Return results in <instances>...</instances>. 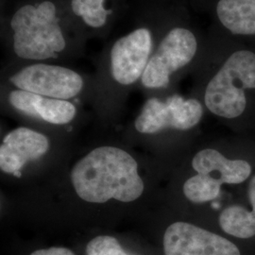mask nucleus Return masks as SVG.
I'll list each match as a JSON object with an SVG mask.
<instances>
[{"label":"nucleus","mask_w":255,"mask_h":255,"mask_svg":"<svg viewBox=\"0 0 255 255\" xmlns=\"http://www.w3.org/2000/svg\"><path fill=\"white\" fill-rule=\"evenodd\" d=\"M30 255H75V254L72 251L66 248L52 247L45 250H38L33 252Z\"/></svg>","instance_id":"17"},{"label":"nucleus","mask_w":255,"mask_h":255,"mask_svg":"<svg viewBox=\"0 0 255 255\" xmlns=\"http://www.w3.org/2000/svg\"><path fill=\"white\" fill-rule=\"evenodd\" d=\"M88 37L64 0H14L1 14L9 63H58L81 57Z\"/></svg>","instance_id":"1"},{"label":"nucleus","mask_w":255,"mask_h":255,"mask_svg":"<svg viewBox=\"0 0 255 255\" xmlns=\"http://www.w3.org/2000/svg\"><path fill=\"white\" fill-rule=\"evenodd\" d=\"M203 115L201 102L173 95L165 100L150 98L143 105L134 121L138 132L152 134L166 128L186 130L195 127Z\"/></svg>","instance_id":"7"},{"label":"nucleus","mask_w":255,"mask_h":255,"mask_svg":"<svg viewBox=\"0 0 255 255\" xmlns=\"http://www.w3.org/2000/svg\"><path fill=\"white\" fill-rule=\"evenodd\" d=\"M192 166L198 174L209 177L213 181L237 184L246 181L252 167L244 160H229L215 149H203L195 155Z\"/></svg>","instance_id":"12"},{"label":"nucleus","mask_w":255,"mask_h":255,"mask_svg":"<svg viewBox=\"0 0 255 255\" xmlns=\"http://www.w3.org/2000/svg\"><path fill=\"white\" fill-rule=\"evenodd\" d=\"M86 255H128L119 240L110 236L95 237L86 246Z\"/></svg>","instance_id":"16"},{"label":"nucleus","mask_w":255,"mask_h":255,"mask_svg":"<svg viewBox=\"0 0 255 255\" xmlns=\"http://www.w3.org/2000/svg\"><path fill=\"white\" fill-rule=\"evenodd\" d=\"M217 15L234 34H255V0H219Z\"/></svg>","instance_id":"13"},{"label":"nucleus","mask_w":255,"mask_h":255,"mask_svg":"<svg viewBox=\"0 0 255 255\" xmlns=\"http://www.w3.org/2000/svg\"><path fill=\"white\" fill-rule=\"evenodd\" d=\"M249 198L253 206V212L255 214V176L252 179L249 186Z\"/></svg>","instance_id":"18"},{"label":"nucleus","mask_w":255,"mask_h":255,"mask_svg":"<svg viewBox=\"0 0 255 255\" xmlns=\"http://www.w3.org/2000/svg\"><path fill=\"white\" fill-rule=\"evenodd\" d=\"M70 179L77 195L90 203L131 202L145 188L134 158L116 146L92 150L74 165Z\"/></svg>","instance_id":"2"},{"label":"nucleus","mask_w":255,"mask_h":255,"mask_svg":"<svg viewBox=\"0 0 255 255\" xmlns=\"http://www.w3.org/2000/svg\"><path fill=\"white\" fill-rule=\"evenodd\" d=\"M164 255H240L228 239L186 222H175L164 236Z\"/></svg>","instance_id":"8"},{"label":"nucleus","mask_w":255,"mask_h":255,"mask_svg":"<svg viewBox=\"0 0 255 255\" xmlns=\"http://www.w3.org/2000/svg\"><path fill=\"white\" fill-rule=\"evenodd\" d=\"M7 101L20 115L52 125L69 124L77 116V107L70 101L46 98L16 88L9 89Z\"/></svg>","instance_id":"11"},{"label":"nucleus","mask_w":255,"mask_h":255,"mask_svg":"<svg viewBox=\"0 0 255 255\" xmlns=\"http://www.w3.org/2000/svg\"><path fill=\"white\" fill-rule=\"evenodd\" d=\"M163 31L161 32L157 19L145 2L136 25L113 40L101 51V69L106 72L107 79L121 88L141 82Z\"/></svg>","instance_id":"3"},{"label":"nucleus","mask_w":255,"mask_h":255,"mask_svg":"<svg viewBox=\"0 0 255 255\" xmlns=\"http://www.w3.org/2000/svg\"><path fill=\"white\" fill-rule=\"evenodd\" d=\"M64 1L88 39L107 37L128 8V0Z\"/></svg>","instance_id":"9"},{"label":"nucleus","mask_w":255,"mask_h":255,"mask_svg":"<svg viewBox=\"0 0 255 255\" xmlns=\"http://www.w3.org/2000/svg\"><path fill=\"white\" fill-rule=\"evenodd\" d=\"M198 51V38L188 27L177 26L163 31L143 74L141 85L146 90L168 87L174 74L191 64Z\"/></svg>","instance_id":"6"},{"label":"nucleus","mask_w":255,"mask_h":255,"mask_svg":"<svg viewBox=\"0 0 255 255\" xmlns=\"http://www.w3.org/2000/svg\"><path fill=\"white\" fill-rule=\"evenodd\" d=\"M8 82L13 88L46 98L70 101L81 96L85 80L82 74L56 63H9Z\"/></svg>","instance_id":"5"},{"label":"nucleus","mask_w":255,"mask_h":255,"mask_svg":"<svg viewBox=\"0 0 255 255\" xmlns=\"http://www.w3.org/2000/svg\"><path fill=\"white\" fill-rule=\"evenodd\" d=\"M221 184L208 177L198 174L184 182V196L195 203L213 201L219 197Z\"/></svg>","instance_id":"15"},{"label":"nucleus","mask_w":255,"mask_h":255,"mask_svg":"<svg viewBox=\"0 0 255 255\" xmlns=\"http://www.w3.org/2000/svg\"><path fill=\"white\" fill-rule=\"evenodd\" d=\"M221 229L228 235L238 238L255 236V214L241 206H231L219 216Z\"/></svg>","instance_id":"14"},{"label":"nucleus","mask_w":255,"mask_h":255,"mask_svg":"<svg viewBox=\"0 0 255 255\" xmlns=\"http://www.w3.org/2000/svg\"><path fill=\"white\" fill-rule=\"evenodd\" d=\"M48 148L46 135L28 128H17L7 134L0 146V168L5 173L19 177L27 162L39 159Z\"/></svg>","instance_id":"10"},{"label":"nucleus","mask_w":255,"mask_h":255,"mask_svg":"<svg viewBox=\"0 0 255 255\" xmlns=\"http://www.w3.org/2000/svg\"><path fill=\"white\" fill-rule=\"evenodd\" d=\"M255 89V54L248 50L231 55L208 82L204 102L214 115L236 119L246 108L244 91Z\"/></svg>","instance_id":"4"}]
</instances>
